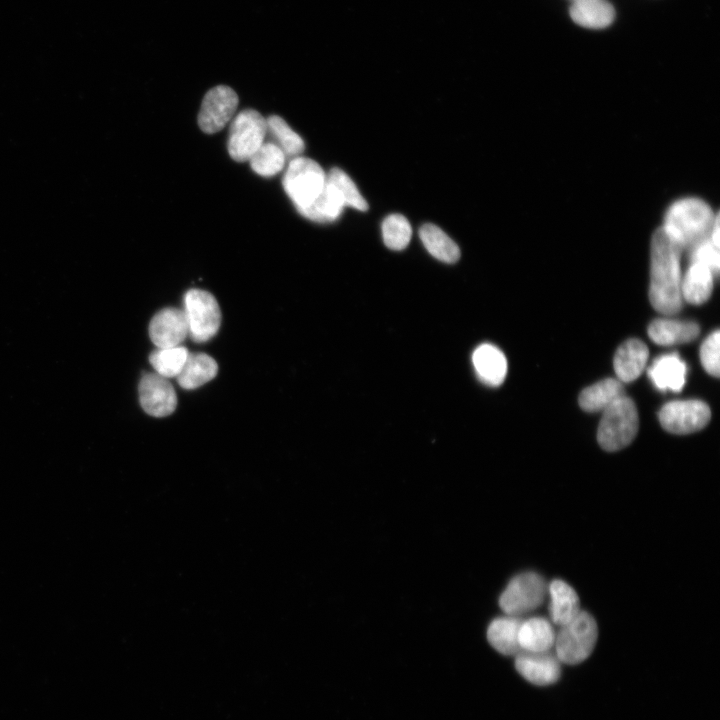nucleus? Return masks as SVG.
<instances>
[{
    "label": "nucleus",
    "mask_w": 720,
    "mask_h": 720,
    "mask_svg": "<svg viewBox=\"0 0 720 720\" xmlns=\"http://www.w3.org/2000/svg\"><path fill=\"white\" fill-rule=\"evenodd\" d=\"M719 214L703 200L683 198L666 211L662 229L680 251H691L712 234Z\"/></svg>",
    "instance_id": "2"
},
{
    "label": "nucleus",
    "mask_w": 720,
    "mask_h": 720,
    "mask_svg": "<svg viewBox=\"0 0 720 720\" xmlns=\"http://www.w3.org/2000/svg\"><path fill=\"white\" fill-rule=\"evenodd\" d=\"M326 173L314 160L298 156L293 158L283 177V188L299 211L309 206L321 192Z\"/></svg>",
    "instance_id": "5"
},
{
    "label": "nucleus",
    "mask_w": 720,
    "mask_h": 720,
    "mask_svg": "<svg viewBox=\"0 0 720 720\" xmlns=\"http://www.w3.org/2000/svg\"><path fill=\"white\" fill-rule=\"evenodd\" d=\"M382 236L385 245L392 250H402L409 244L412 228L401 214L387 216L382 224Z\"/></svg>",
    "instance_id": "31"
},
{
    "label": "nucleus",
    "mask_w": 720,
    "mask_h": 720,
    "mask_svg": "<svg viewBox=\"0 0 720 720\" xmlns=\"http://www.w3.org/2000/svg\"><path fill=\"white\" fill-rule=\"evenodd\" d=\"M217 372L218 365L211 356L205 353H189L181 372L176 378L182 388L191 390L215 378Z\"/></svg>",
    "instance_id": "23"
},
{
    "label": "nucleus",
    "mask_w": 720,
    "mask_h": 720,
    "mask_svg": "<svg viewBox=\"0 0 720 720\" xmlns=\"http://www.w3.org/2000/svg\"><path fill=\"white\" fill-rule=\"evenodd\" d=\"M687 367L677 353L661 355L648 368V376L660 391L679 392L685 385Z\"/></svg>",
    "instance_id": "16"
},
{
    "label": "nucleus",
    "mask_w": 720,
    "mask_h": 720,
    "mask_svg": "<svg viewBox=\"0 0 720 720\" xmlns=\"http://www.w3.org/2000/svg\"><path fill=\"white\" fill-rule=\"evenodd\" d=\"M326 180L336 189L345 206L360 211H366L368 209V203L365 198L361 195L353 180L343 170L332 168L326 174Z\"/></svg>",
    "instance_id": "30"
},
{
    "label": "nucleus",
    "mask_w": 720,
    "mask_h": 720,
    "mask_svg": "<svg viewBox=\"0 0 720 720\" xmlns=\"http://www.w3.org/2000/svg\"><path fill=\"white\" fill-rule=\"evenodd\" d=\"M521 622L520 617L509 615L495 618L487 629V638L491 646L503 655L519 654L521 648L518 634Z\"/></svg>",
    "instance_id": "21"
},
{
    "label": "nucleus",
    "mask_w": 720,
    "mask_h": 720,
    "mask_svg": "<svg viewBox=\"0 0 720 720\" xmlns=\"http://www.w3.org/2000/svg\"><path fill=\"white\" fill-rule=\"evenodd\" d=\"M560 661L555 653L520 652L516 655L515 668L527 681L538 686L555 683L561 676Z\"/></svg>",
    "instance_id": "13"
},
{
    "label": "nucleus",
    "mask_w": 720,
    "mask_h": 720,
    "mask_svg": "<svg viewBox=\"0 0 720 720\" xmlns=\"http://www.w3.org/2000/svg\"><path fill=\"white\" fill-rule=\"evenodd\" d=\"M472 363L477 376L486 385L499 386L506 377V357L492 344L485 343L478 346L473 352Z\"/></svg>",
    "instance_id": "17"
},
{
    "label": "nucleus",
    "mask_w": 720,
    "mask_h": 720,
    "mask_svg": "<svg viewBox=\"0 0 720 720\" xmlns=\"http://www.w3.org/2000/svg\"><path fill=\"white\" fill-rule=\"evenodd\" d=\"M649 350L644 342L638 339H629L617 349L613 366L621 382H631L637 379L646 367Z\"/></svg>",
    "instance_id": "15"
},
{
    "label": "nucleus",
    "mask_w": 720,
    "mask_h": 720,
    "mask_svg": "<svg viewBox=\"0 0 720 720\" xmlns=\"http://www.w3.org/2000/svg\"><path fill=\"white\" fill-rule=\"evenodd\" d=\"M188 354L183 346L158 348L151 353L149 360L155 372L168 379L179 375Z\"/></svg>",
    "instance_id": "29"
},
{
    "label": "nucleus",
    "mask_w": 720,
    "mask_h": 720,
    "mask_svg": "<svg viewBox=\"0 0 720 720\" xmlns=\"http://www.w3.org/2000/svg\"><path fill=\"white\" fill-rule=\"evenodd\" d=\"M238 102L236 92L228 86L219 85L210 89L202 100L198 114L200 129L207 134L222 130L232 119Z\"/></svg>",
    "instance_id": "10"
},
{
    "label": "nucleus",
    "mask_w": 720,
    "mask_h": 720,
    "mask_svg": "<svg viewBox=\"0 0 720 720\" xmlns=\"http://www.w3.org/2000/svg\"><path fill=\"white\" fill-rule=\"evenodd\" d=\"M184 313L189 335L193 341L202 343L214 337L221 324V311L215 297L200 289H190L184 296Z\"/></svg>",
    "instance_id": "8"
},
{
    "label": "nucleus",
    "mask_w": 720,
    "mask_h": 720,
    "mask_svg": "<svg viewBox=\"0 0 720 720\" xmlns=\"http://www.w3.org/2000/svg\"><path fill=\"white\" fill-rule=\"evenodd\" d=\"M719 330L712 332L700 347V361L705 371L714 377H719Z\"/></svg>",
    "instance_id": "32"
},
{
    "label": "nucleus",
    "mask_w": 720,
    "mask_h": 720,
    "mask_svg": "<svg viewBox=\"0 0 720 720\" xmlns=\"http://www.w3.org/2000/svg\"><path fill=\"white\" fill-rule=\"evenodd\" d=\"M344 207L342 198L325 177L323 188L316 199L298 212L315 222H332L341 215Z\"/></svg>",
    "instance_id": "25"
},
{
    "label": "nucleus",
    "mask_w": 720,
    "mask_h": 720,
    "mask_svg": "<svg viewBox=\"0 0 720 720\" xmlns=\"http://www.w3.org/2000/svg\"><path fill=\"white\" fill-rule=\"evenodd\" d=\"M285 159L286 156L279 146L271 141H264L248 161L254 172L264 177H270L282 170Z\"/></svg>",
    "instance_id": "28"
},
{
    "label": "nucleus",
    "mask_w": 720,
    "mask_h": 720,
    "mask_svg": "<svg viewBox=\"0 0 720 720\" xmlns=\"http://www.w3.org/2000/svg\"><path fill=\"white\" fill-rule=\"evenodd\" d=\"M138 391L143 410L151 416L165 417L176 409L177 396L172 384L156 372L142 376Z\"/></svg>",
    "instance_id": "11"
},
{
    "label": "nucleus",
    "mask_w": 720,
    "mask_h": 720,
    "mask_svg": "<svg viewBox=\"0 0 720 720\" xmlns=\"http://www.w3.org/2000/svg\"><path fill=\"white\" fill-rule=\"evenodd\" d=\"M556 633L552 624L543 617L522 620L518 642L521 652H548L554 647Z\"/></svg>",
    "instance_id": "19"
},
{
    "label": "nucleus",
    "mask_w": 720,
    "mask_h": 720,
    "mask_svg": "<svg viewBox=\"0 0 720 720\" xmlns=\"http://www.w3.org/2000/svg\"><path fill=\"white\" fill-rule=\"evenodd\" d=\"M719 272L706 261L690 257L689 267L681 279L682 299L693 305L706 302L711 296Z\"/></svg>",
    "instance_id": "14"
},
{
    "label": "nucleus",
    "mask_w": 720,
    "mask_h": 720,
    "mask_svg": "<svg viewBox=\"0 0 720 720\" xmlns=\"http://www.w3.org/2000/svg\"><path fill=\"white\" fill-rule=\"evenodd\" d=\"M570 16L580 26L601 29L613 22L615 10L605 0H575L570 7Z\"/></svg>",
    "instance_id": "22"
},
{
    "label": "nucleus",
    "mask_w": 720,
    "mask_h": 720,
    "mask_svg": "<svg viewBox=\"0 0 720 720\" xmlns=\"http://www.w3.org/2000/svg\"><path fill=\"white\" fill-rule=\"evenodd\" d=\"M658 417L666 431L684 435L703 429L711 418V411L701 400H675L664 404Z\"/></svg>",
    "instance_id": "9"
},
{
    "label": "nucleus",
    "mask_w": 720,
    "mask_h": 720,
    "mask_svg": "<svg viewBox=\"0 0 720 720\" xmlns=\"http://www.w3.org/2000/svg\"><path fill=\"white\" fill-rule=\"evenodd\" d=\"M267 133L272 135L275 143L283 151L286 157H298L305 149L303 139L277 115L269 116L266 119Z\"/></svg>",
    "instance_id": "27"
},
{
    "label": "nucleus",
    "mask_w": 720,
    "mask_h": 720,
    "mask_svg": "<svg viewBox=\"0 0 720 720\" xmlns=\"http://www.w3.org/2000/svg\"><path fill=\"white\" fill-rule=\"evenodd\" d=\"M638 427L636 405L623 395L603 410L597 431L598 443L606 451H618L633 441Z\"/></svg>",
    "instance_id": "3"
},
{
    "label": "nucleus",
    "mask_w": 720,
    "mask_h": 720,
    "mask_svg": "<svg viewBox=\"0 0 720 720\" xmlns=\"http://www.w3.org/2000/svg\"><path fill=\"white\" fill-rule=\"evenodd\" d=\"M624 395V387L618 379L607 378L587 388L579 395L580 407L586 412H598L606 409Z\"/></svg>",
    "instance_id": "24"
},
{
    "label": "nucleus",
    "mask_w": 720,
    "mask_h": 720,
    "mask_svg": "<svg viewBox=\"0 0 720 720\" xmlns=\"http://www.w3.org/2000/svg\"><path fill=\"white\" fill-rule=\"evenodd\" d=\"M548 593L550 595L549 612L554 624L562 626L581 611L576 591L563 580H553L548 585Z\"/></svg>",
    "instance_id": "20"
},
{
    "label": "nucleus",
    "mask_w": 720,
    "mask_h": 720,
    "mask_svg": "<svg viewBox=\"0 0 720 720\" xmlns=\"http://www.w3.org/2000/svg\"><path fill=\"white\" fill-rule=\"evenodd\" d=\"M560 627L555 637V655L562 663L574 665L583 662L592 653L598 638L594 617L581 610Z\"/></svg>",
    "instance_id": "4"
},
{
    "label": "nucleus",
    "mask_w": 720,
    "mask_h": 720,
    "mask_svg": "<svg viewBox=\"0 0 720 720\" xmlns=\"http://www.w3.org/2000/svg\"><path fill=\"white\" fill-rule=\"evenodd\" d=\"M149 335L158 348L180 346L189 335L184 311L172 307L160 310L150 322Z\"/></svg>",
    "instance_id": "12"
},
{
    "label": "nucleus",
    "mask_w": 720,
    "mask_h": 720,
    "mask_svg": "<svg viewBox=\"0 0 720 720\" xmlns=\"http://www.w3.org/2000/svg\"><path fill=\"white\" fill-rule=\"evenodd\" d=\"M650 339L663 346L688 343L697 338L700 327L692 321L656 319L648 326Z\"/></svg>",
    "instance_id": "18"
},
{
    "label": "nucleus",
    "mask_w": 720,
    "mask_h": 720,
    "mask_svg": "<svg viewBox=\"0 0 720 720\" xmlns=\"http://www.w3.org/2000/svg\"><path fill=\"white\" fill-rule=\"evenodd\" d=\"M680 254L662 227L654 232L650 246L649 299L653 308L665 315L676 314L683 306Z\"/></svg>",
    "instance_id": "1"
},
{
    "label": "nucleus",
    "mask_w": 720,
    "mask_h": 720,
    "mask_svg": "<svg viewBox=\"0 0 720 720\" xmlns=\"http://www.w3.org/2000/svg\"><path fill=\"white\" fill-rule=\"evenodd\" d=\"M266 134V119L258 111H240L230 124L227 142L229 155L237 162L248 161L263 144Z\"/></svg>",
    "instance_id": "7"
},
{
    "label": "nucleus",
    "mask_w": 720,
    "mask_h": 720,
    "mask_svg": "<svg viewBox=\"0 0 720 720\" xmlns=\"http://www.w3.org/2000/svg\"><path fill=\"white\" fill-rule=\"evenodd\" d=\"M548 593L543 577L535 572L521 573L510 580L499 597V606L509 616L519 617L537 609Z\"/></svg>",
    "instance_id": "6"
},
{
    "label": "nucleus",
    "mask_w": 720,
    "mask_h": 720,
    "mask_svg": "<svg viewBox=\"0 0 720 720\" xmlns=\"http://www.w3.org/2000/svg\"><path fill=\"white\" fill-rule=\"evenodd\" d=\"M419 237L427 251L436 259L445 263H455L460 258L458 245L438 226L424 224Z\"/></svg>",
    "instance_id": "26"
}]
</instances>
